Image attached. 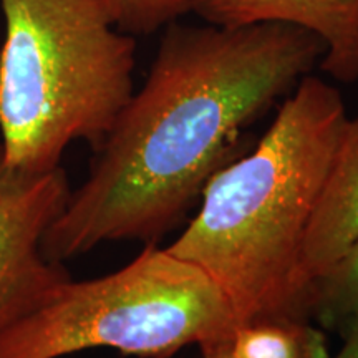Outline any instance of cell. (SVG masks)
Listing matches in <instances>:
<instances>
[{
    "label": "cell",
    "instance_id": "9",
    "mask_svg": "<svg viewBox=\"0 0 358 358\" xmlns=\"http://www.w3.org/2000/svg\"><path fill=\"white\" fill-rule=\"evenodd\" d=\"M116 29L128 35H150L192 12V0H103Z\"/></svg>",
    "mask_w": 358,
    "mask_h": 358
},
{
    "label": "cell",
    "instance_id": "5",
    "mask_svg": "<svg viewBox=\"0 0 358 358\" xmlns=\"http://www.w3.org/2000/svg\"><path fill=\"white\" fill-rule=\"evenodd\" d=\"M70 191L64 168L45 174L15 171L0 148V334L71 279L64 264L50 261L42 249Z\"/></svg>",
    "mask_w": 358,
    "mask_h": 358
},
{
    "label": "cell",
    "instance_id": "2",
    "mask_svg": "<svg viewBox=\"0 0 358 358\" xmlns=\"http://www.w3.org/2000/svg\"><path fill=\"white\" fill-rule=\"evenodd\" d=\"M347 118L337 88L303 77L256 148L213 174L168 245L216 282L237 324L308 320L303 245Z\"/></svg>",
    "mask_w": 358,
    "mask_h": 358
},
{
    "label": "cell",
    "instance_id": "1",
    "mask_svg": "<svg viewBox=\"0 0 358 358\" xmlns=\"http://www.w3.org/2000/svg\"><path fill=\"white\" fill-rule=\"evenodd\" d=\"M324 52L317 35L279 22L168 24L145 83L45 232V256L65 264L103 243L163 237L226 166L244 129L287 98Z\"/></svg>",
    "mask_w": 358,
    "mask_h": 358
},
{
    "label": "cell",
    "instance_id": "8",
    "mask_svg": "<svg viewBox=\"0 0 358 358\" xmlns=\"http://www.w3.org/2000/svg\"><path fill=\"white\" fill-rule=\"evenodd\" d=\"M308 319L342 334L358 319V236L324 272L310 282Z\"/></svg>",
    "mask_w": 358,
    "mask_h": 358
},
{
    "label": "cell",
    "instance_id": "4",
    "mask_svg": "<svg viewBox=\"0 0 358 358\" xmlns=\"http://www.w3.org/2000/svg\"><path fill=\"white\" fill-rule=\"evenodd\" d=\"M236 324L226 294L203 268L148 244L120 271L66 280L0 334V358H60L90 348L169 358Z\"/></svg>",
    "mask_w": 358,
    "mask_h": 358
},
{
    "label": "cell",
    "instance_id": "10",
    "mask_svg": "<svg viewBox=\"0 0 358 358\" xmlns=\"http://www.w3.org/2000/svg\"><path fill=\"white\" fill-rule=\"evenodd\" d=\"M199 348L203 358H239L227 347L226 340H224V334L216 338L201 343Z\"/></svg>",
    "mask_w": 358,
    "mask_h": 358
},
{
    "label": "cell",
    "instance_id": "6",
    "mask_svg": "<svg viewBox=\"0 0 358 358\" xmlns=\"http://www.w3.org/2000/svg\"><path fill=\"white\" fill-rule=\"evenodd\" d=\"M192 12L219 27H301L324 43V73L340 83L358 82V0H192Z\"/></svg>",
    "mask_w": 358,
    "mask_h": 358
},
{
    "label": "cell",
    "instance_id": "3",
    "mask_svg": "<svg viewBox=\"0 0 358 358\" xmlns=\"http://www.w3.org/2000/svg\"><path fill=\"white\" fill-rule=\"evenodd\" d=\"M0 134L7 166L62 168L73 141L98 150L133 95L136 40L103 0H0Z\"/></svg>",
    "mask_w": 358,
    "mask_h": 358
},
{
    "label": "cell",
    "instance_id": "7",
    "mask_svg": "<svg viewBox=\"0 0 358 358\" xmlns=\"http://www.w3.org/2000/svg\"><path fill=\"white\" fill-rule=\"evenodd\" d=\"M358 236V113L347 118L303 245L308 280L324 272Z\"/></svg>",
    "mask_w": 358,
    "mask_h": 358
},
{
    "label": "cell",
    "instance_id": "11",
    "mask_svg": "<svg viewBox=\"0 0 358 358\" xmlns=\"http://www.w3.org/2000/svg\"><path fill=\"white\" fill-rule=\"evenodd\" d=\"M343 345L335 358H358V319L352 322L342 334Z\"/></svg>",
    "mask_w": 358,
    "mask_h": 358
}]
</instances>
